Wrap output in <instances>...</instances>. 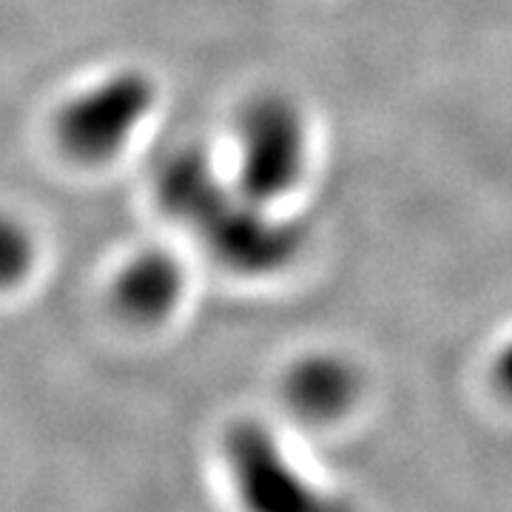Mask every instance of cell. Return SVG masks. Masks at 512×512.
Wrapping results in <instances>:
<instances>
[{
    "label": "cell",
    "mask_w": 512,
    "mask_h": 512,
    "mask_svg": "<svg viewBox=\"0 0 512 512\" xmlns=\"http://www.w3.org/2000/svg\"><path fill=\"white\" fill-rule=\"evenodd\" d=\"M308 171V123L285 94H259L237 120V185L254 200H285Z\"/></svg>",
    "instance_id": "7a4b0ae2"
},
{
    "label": "cell",
    "mask_w": 512,
    "mask_h": 512,
    "mask_svg": "<svg viewBox=\"0 0 512 512\" xmlns=\"http://www.w3.org/2000/svg\"><path fill=\"white\" fill-rule=\"evenodd\" d=\"M228 467L248 512H350L316 484L265 424H237L228 436Z\"/></svg>",
    "instance_id": "3957f363"
},
{
    "label": "cell",
    "mask_w": 512,
    "mask_h": 512,
    "mask_svg": "<svg viewBox=\"0 0 512 512\" xmlns=\"http://www.w3.org/2000/svg\"><path fill=\"white\" fill-rule=\"evenodd\" d=\"M157 197L168 217L188 225L220 265L245 276L285 271L305 239L274 205L248 197L237 180H225L208 154L188 146L174 151L157 174Z\"/></svg>",
    "instance_id": "6da1fadb"
},
{
    "label": "cell",
    "mask_w": 512,
    "mask_h": 512,
    "mask_svg": "<svg viewBox=\"0 0 512 512\" xmlns=\"http://www.w3.org/2000/svg\"><path fill=\"white\" fill-rule=\"evenodd\" d=\"M157 106V86L146 72L123 69L74 97L60 114V140L83 160H109Z\"/></svg>",
    "instance_id": "277c9868"
},
{
    "label": "cell",
    "mask_w": 512,
    "mask_h": 512,
    "mask_svg": "<svg viewBox=\"0 0 512 512\" xmlns=\"http://www.w3.org/2000/svg\"><path fill=\"white\" fill-rule=\"evenodd\" d=\"M495 379L501 384V390L512 399V339L498 350V359H495Z\"/></svg>",
    "instance_id": "ba28073f"
},
{
    "label": "cell",
    "mask_w": 512,
    "mask_h": 512,
    "mask_svg": "<svg viewBox=\"0 0 512 512\" xmlns=\"http://www.w3.org/2000/svg\"><path fill=\"white\" fill-rule=\"evenodd\" d=\"M185 293V271L180 259L165 251L134 256L114 282L120 311L137 322H160L171 316Z\"/></svg>",
    "instance_id": "8992f818"
},
{
    "label": "cell",
    "mask_w": 512,
    "mask_h": 512,
    "mask_svg": "<svg viewBox=\"0 0 512 512\" xmlns=\"http://www.w3.org/2000/svg\"><path fill=\"white\" fill-rule=\"evenodd\" d=\"M32 262V239L18 222L0 220V285L15 282Z\"/></svg>",
    "instance_id": "52a82bcc"
},
{
    "label": "cell",
    "mask_w": 512,
    "mask_h": 512,
    "mask_svg": "<svg viewBox=\"0 0 512 512\" xmlns=\"http://www.w3.org/2000/svg\"><path fill=\"white\" fill-rule=\"evenodd\" d=\"M362 376L339 353H311L299 359L285 376V399L299 416L333 421L345 416L359 399Z\"/></svg>",
    "instance_id": "5b68a950"
}]
</instances>
